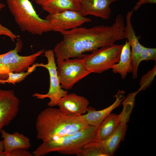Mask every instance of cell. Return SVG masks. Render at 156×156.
Wrapping results in <instances>:
<instances>
[{
    "label": "cell",
    "mask_w": 156,
    "mask_h": 156,
    "mask_svg": "<svg viewBox=\"0 0 156 156\" xmlns=\"http://www.w3.org/2000/svg\"><path fill=\"white\" fill-rule=\"evenodd\" d=\"M125 91L119 90L114 97L116 100L112 105L101 110L96 111L91 107H88L87 113L82 115L89 126L97 127L102 122L111 114L112 111L118 107L125 99Z\"/></svg>",
    "instance_id": "obj_14"
},
{
    "label": "cell",
    "mask_w": 156,
    "mask_h": 156,
    "mask_svg": "<svg viewBox=\"0 0 156 156\" xmlns=\"http://www.w3.org/2000/svg\"><path fill=\"white\" fill-rule=\"evenodd\" d=\"M44 54L47 59V63L45 64L40 63V67L46 68L49 72L50 78L49 90L46 94L35 93L33 94L32 96L40 99L49 98L50 101L47 105L50 107H53L57 105L61 99L68 94V92L66 90H64L61 88L53 50L51 49L46 50L44 51Z\"/></svg>",
    "instance_id": "obj_7"
},
{
    "label": "cell",
    "mask_w": 156,
    "mask_h": 156,
    "mask_svg": "<svg viewBox=\"0 0 156 156\" xmlns=\"http://www.w3.org/2000/svg\"><path fill=\"white\" fill-rule=\"evenodd\" d=\"M125 27L123 16L119 14L110 26L100 25L88 28L79 27L61 31L63 39L53 50L56 60L80 58L84 53H92L125 39Z\"/></svg>",
    "instance_id": "obj_1"
},
{
    "label": "cell",
    "mask_w": 156,
    "mask_h": 156,
    "mask_svg": "<svg viewBox=\"0 0 156 156\" xmlns=\"http://www.w3.org/2000/svg\"><path fill=\"white\" fill-rule=\"evenodd\" d=\"M42 9L50 14L61 13L67 10L79 11L81 4L72 0H49L43 5Z\"/></svg>",
    "instance_id": "obj_19"
},
{
    "label": "cell",
    "mask_w": 156,
    "mask_h": 156,
    "mask_svg": "<svg viewBox=\"0 0 156 156\" xmlns=\"http://www.w3.org/2000/svg\"><path fill=\"white\" fill-rule=\"evenodd\" d=\"M44 51V50H42L26 56L20 55L18 53L16 54L12 57L8 64L6 70L7 75L10 72L18 73L26 71L28 68L34 63L38 57Z\"/></svg>",
    "instance_id": "obj_17"
},
{
    "label": "cell",
    "mask_w": 156,
    "mask_h": 156,
    "mask_svg": "<svg viewBox=\"0 0 156 156\" xmlns=\"http://www.w3.org/2000/svg\"><path fill=\"white\" fill-rule=\"evenodd\" d=\"M77 156H105L99 148L95 147H83L76 155Z\"/></svg>",
    "instance_id": "obj_23"
},
{
    "label": "cell",
    "mask_w": 156,
    "mask_h": 156,
    "mask_svg": "<svg viewBox=\"0 0 156 156\" xmlns=\"http://www.w3.org/2000/svg\"><path fill=\"white\" fill-rule=\"evenodd\" d=\"M0 1L1 0H0V11L1 9L3 8L5 6V5L4 4L0 3Z\"/></svg>",
    "instance_id": "obj_30"
},
{
    "label": "cell",
    "mask_w": 156,
    "mask_h": 156,
    "mask_svg": "<svg viewBox=\"0 0 156 156\" xmlns=\"http://www.w3.org/2000/svg\"><path fill=\"white\" fill-rule=\"evenodd\" d=\"M149 60L156 62V49L147 48L143 46L140 55V62L143 60Z\"/></svg>",
    "instance_id": "obj_24"
},
{
    "label": "cell",
    "mask_w": 156,
    "mask_h": 156,
    "mask_svg": "<svg viewBox=\"0 0 156 156\" xmlns=\"http://www.w3.org/2000/svg\"><path fill=\"white\" fill-rule=\"evenodd\" d=\"M89 103L83 96L70 93L62 97L57 105L65 115H82L86 113Z\"/></svg>",
    "instance_id": "obj_12"
},
{
    "label": "cell",
    "mask_w": 156,
    "mask_h": 156,
    "mask_svg": "<svg viewBox=\"0 0 156 156\" xmlns=\"http://www.w3.org/2000/svg\"><path fill=\"white\" fill-rule=\"evenodd\" d=\"M72 0L77 3H80L81 2L82 0Z\"/></svg>",
    "instance_id": "obj_31"
},
{
    "label": "cell",
    "mask_w": 156,
    "mask_h": 156,
    "mask_svg": "<svg viewBox=\"0 0 156 156\" xmlns=\"http://www.w3.org/2000/svg\"><path fill=\"white\" fill-rule=\"evenodd\" d=\"M36 3L42 6L45 3L49 0H34Z\"/></svg>",
    "instance_id": "obj_28"
},
{
    "label": "cell",
    "mask_w": 156,
    "mask_h": 156,
    "mask_svg": "<svg viewBox=\"0 0 156 156\" xmlns=\"http://www.w3.org/2000/svg\"><path fill=\"white\" fill-rule=\"evenodd\" d=\"M156 75V63L153 68L147 73L143 75L140 81V87L138 91L144 90L149 87L153 81Z\"/></svg>",
    "instance_id": "obj_22"
},
{
    "label": "cell",
    "mask_w": 156,
    "mask_h": 156,
    "mask_svg": "<svg viewBox=\"0 0 156 156\" xmlns=\"http://www.w3.org/2000/svg\"><path fill=\"white\" fill-rule=\"evenodd\" d=\"M156 3V0H138L132 10L133 11H136L142 5L146 3L153 4Z\"/></svg>",
    "instance_id": "obj_27"
},
{
    "label": "cell",
    "mask_w": 156,
    "mask_h": 156,
    "mask_svg": "<svg viewBox=\"0 0 156 156\" xmlns=\"http://www.w3.org/2000/svg\"><path fill=\"white\" fill-rule=\"evenodd\" d=\"M19 104L13 90L0 89V131L16 117Z\"/></svg>",
    "instance_id": "obj_9"
},
{
    "label": "cell",
    "mask_w": 156,
    "mask_h": 156,
    "mask_svg": "<svg viewBox=\"0 0 156 156\" xmlns=\"http://www.w3.org/2000/svg\"><path fill=\"white\" fill-rule=\"evenodd\" d=\"M38 67H40V63H37L33 64L31 66L28 68L26 71L18 73L10 72L8 74V78L3 81V84L7 83H12L15 85L16 83H20L24 80L28 75L34 72Z\"/></svg>",
    "instance_id": "obj_21"
},
{
    "label": "cell",
    "mask_w": 156,
    "mask_h": 156,
    "mask_svg": "<svg viewBox=\"0 0 156 156\" xmlns=\"http://www.w3.org/2000/svg\"><path fill=\"white\" fill-rule=\"evenodd\" d=\"M27 149L18 148L8 152H3L0 154V156H32V154Z\"/></svg>",
    "instance_id": "obj_25"
},
{
    "label": "cell",
    "mask_w": 156,
    "mask_h": 156,
    "mask_svg": "<svg viewBox=\"0 0 156 156\" xmlns=\"http://www.w3.org/2000/svg\"><path fill=\"white\" fill-rule=\"evenodd\" d=\"M118 0H82L80 12L85 16L91 15L105 20L109 19L112 12L110 5Z\"/></svg>",
    "instance_id": "obj_13"
},
{
    "label": "cell",
    "mask_w": 156,
    "mask_h": 156,
    "mask_svg": "<svg viewBox=\"0 0 156 156\" xmlns=\"http://www.w3.org/2000/svg\"><path fill=\"white\" fill-rule=\"evenodd\" d=\"M133 11H128L126 16L125 38L130 43L131 51L132 73L133 79L137 77L138 70L140 61V55L143 46L139 42V38L136 35L131 22V18Z\"/></svg>",
    "instance_id": "obj_10"
},
{
    "label": "cell",
    "mask_w": 156,
    "mask_h": 156,
    "mask_svg": "<svg viewBox=\"0 0 156 156\" xmlns=\"http://www.w3.org/2000/svg\"><path fill=\"white\" fill-rule=\"evenodd\" d=\"M112 69L113 73L120 74L122 79L125 78L128 73L132 72L131 46L127 40L122 48L119 62Z\"/></svg>",
    "instance_id": "obj_18"
},
{
    "label": "cell",
    "mask_w": 156,
    "mask_h": 156,
    "mask_svg": "<svg viewBox=\"0 0 156 156\" xmlns=\"http://www.w3.org/2000/svg\"><path fill=\"white\" fill-rule=\"evenodd\" d=\"M16 42L15 48L4 54H0V80L6 79L8 75L6 72L7 68L10 60L21 50L23 43L19 38L16 39Z\"/></svg>",
    "instance_id": "obj_20"
},
{
    "label": "cell",
    "mask_w": 156,
    "mask_h": 156,
    "mask_svg": "<svg viewBox=\"0 0 156 156\" xmlns=\"http://www.w3.org/2000/svg\"><path fill=\"white\" fill-rule=\"evenodd\" d=\"M4 146L3 140H0V154L4 151Z\"/></svg>",
    "instance_id": "obj_29"
},
{
    "label": "cell",
    "mask_w": 156,
    "mask_h": 156,
    "mask_svg": "<svg viewBox=\"0 0 156 156\" xmlns=\"http://www.w3.org/2000/svg\"><path fill=\"white\" fill-rule=\"evenodd\" d=\"M9 10L21 31L41 35L52 31L49 21L37 14L29 0H6Z\"/></svg>",
    "instance_id": "obj_4"
},
{
    "label": "cell",
    "mask_w": 156,
    "mask_h": 156,
    "mask_svg": "<svg viewBox=\"0 0 156 156\" xmlns=\"http://www.w3.org/2000/svg\"><path fill=\"white\" fill-rule=\"evenodd\" d=\"M82 115H67L60 109L47 108L38 114L37 137L42 142L53 141L81 131L88 126Z\"/></svg>",
    "instance_id": "obj_2"
},
{
    "label": "cell",
    "mask_w": 156,
    "mask_h": 156,
    "mask_svg": "<svg viewBox=\"0 0 156 156\" xmlns=\"http://www.w3.org/2000/svg\"><path fill=\"white\" fill-rule=\"evenodd\" d=\"M97 127L89 126L72 135L53 141L42 142L32 152L34 156H43L51 152L65 155H76L86 144L99 141Z\"/></svg>",
    "instance_id": "obj_3"
},
{
    "label": "cell",
    "mask_w": 156,
    "mask_h": 156,
    "mask_svg": "<svg viewBox=\"0 0 156 156\" xmlns=\"http://www.w3.org/2000/svg\"><path fill=\"white\" fill-rule=\"evenodd\" d=\"M45 19L49 21L52 31L59 32L80 27L92 21L91 18L83 16L79 11L73 10L49 14Z\"/></svg>",
    "instance_id": "obj_8"
},
{
    "label": "cell",
    "mask_w": 156,
    "mask_h": 156,
    "mask_svg": "<svg viewBox=\"0 0 156 156\" xmlns=\"http://www.w3.org/2000/svg\"><path fill=\"white\" fill-rule=\"evenodd\" d=\"M0 132L3 138L5 152L18 148L29 149L31 146L29 139L17 132L10 134L2 129Z\"/></svg>",
    "instance_id": "obj_16"
},
{
    "label": "cell",
    "mask_w": 156,
    "mask_h": 156,
    "mask_svg": "<svg viewBox=\"0 0 156 156\" xmlns=\"http://www.w3.org/2000/svg\"><path fill=\"white\" fill-rule=\"evenodd\" d=\"M4 35L9 37L14 42L15 39L19 37V36L14 34L8 28L3 26L0 23V35Z\"/></svg>",
    "instance_id": "obj_26"
},
{
    "label": "cell",
    "mask_w": 156,
    "mask_h": 156,
    "mask_svg": "<svg viewBox=\"0 0 156 156\" xmlns=\"http://www.w3.org/2000/svg\"><path fill=\"white\" fill-rule=\"evenodd\" d=\"M127 122L125 120L121 121L115 131L107 138L88 143L83 147H96L100 149L105 156L113 155L120 142L124 139L127 129Z\"/></svg>",
    "instance_id": "obj_11"
},
{
    "label": "cell",
    "mask_w": 156,
    "mask_h": 156,
    "mask_svg": "<svg viewBox=\"0 0 156 156\" xmlns=\"http://www.w3.org/2000/svg\"><path fill=\"white\" fill-rule=\"evenodd\" d=\"M56 61L57 74L62 89H71L76 83L91 73L81 58Z\"/></svg>",
    "instance_id": "obj_6"
},
{
    "label": "cell",
    "mask_w": 156,
    "mask_h": 156,
    "mask_svg": "<svg viewBox=\"0 0 156 156\" xmlns=\"http://www.w3.org/2000/svg\"><path fill=\"white\" fill-rule=\"evenodd\" d=\"M130 112L123 108L118 115L111 114L97 127V134L99 141L103 140L109 137L116 130L120 122L123 120L128 122Z\"/></svg>",
    "instance_id": "obj_15"
},
{
    "label": "cell",
    "mask_w": 156,
    "mask_h": 156,
    "mask_svg": "<svg viewBox=\"0 0 156 156\" xmlns=\"http://www.w3.org/2000/svg\"><path fill=\"white\" fill-rule=\"evenodd\" d=\"M123 45L114 44L102 47L90 54H83L80 58L91 73H100L112 68L119 62Z\"/></svg>",
    "instance_id": "obj_5"
}]
</instances>
